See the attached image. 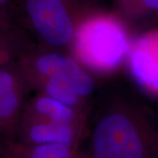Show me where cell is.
Masks as SVG:
<instances>
[{
	"instance_id": "2",
	"label": "cell",
	"mask_w": 158,
	"mask_h": 158,
	"mask_svg": "<svg viewBox=\"0 0 158 158\" xmlns=\"http://www.w3.org/2000/svg\"><path fill=\"white\" fill-rule=\"evenodd\" d=\"M71 46L77 62L93 71L109 73L128 56L131 42L120 19L92 11L79 22Z\"/></svg>"
},
{
	"instance_id": "7",
	"label": "cell",
	"mask_w": 158,
	"mask_h": 158,
	"mask_svg": "<svg viewBox=\"0 0 158 158\" xmlns=\"http://www.w3.org/2000/svg\"><path fill=\"white\" fill-rule=\"evenodd\" d=\"M127 57L136 83L147 92L158 96V28L139 36L131 44Z\"/></svg>"
},
{
	"instance_id": "3",
	"label": "cell",
	"mask_w": 158,
	"mask_h": 158,
	"mask_svg": "<svg viewBox=\"0 0 158 158\" xmlns=\"http://www.w3.org/2000/svg\"><path fill=\"white\" fill-rule=\"evenodd\" d=\"M26 23L46 45L71 44L79 22L92 11L77 10L75 0H17Z\"/></svg>"
},
{
	"instance_id": "12",
	"label": "cell",
	"mask_w": 158,
	"mask_h": 158,
	"mask_svg": "<svg viewBox=\"0 0 158 158\" xmlns=\"http://www.w3.org/2000/svg\"><path fill=\"white\" fill-rule=\"evenodd\" d=\"M14 18L11 12L7 9L0 7V28L10 29L16 27Z\"/></svg>"
},
{
	"instance_id": "1",
	"label": "cell",
	"mask_w": 158,
	"mask_h": 158,
	"mask_svg": "<svg viewBox=\"0 0 158 158\" xmlns=\"http://www.w3.org/2000/svg\"><path fill=\"white\" fill-rule=\"evenodd\" d=\"M86 158H158V124L144 106L113 98L88 134Z\"/></svg>"
},
{
	"instance_id": "6",
	"label": "cell",
	"mask_w": 158,
	"mask_h": 158,
	"mask_svg": "<svg viewBox=\"0 0 158 158\" xmlns=\"http://www.w3.org/2000/svg\"><path fill=\"white\" fill-rule=\"evenodd\" d=\"M87 135L85 126L58 121L27 106L17 142L27 145L61 144L79 148Z\"/></svg>"
},
{
	"instance_id": "10",
	"label": "cell",
	"mask_w": 158,
	"mask_h": 158,
	"mask_svg": "<svg viewBox=\"0 0 158 158\" xmlns=\"http://www.w3.org/2000/svg\"><path fill=\"white\" fill-rule=\"evenodd\" d=\"M27 83L30 89L36 90L38 94L49 97L85 115L78 111L85 106V98L79 96L65 82L54 78H36Z\"/></svg>"
},
{
	"instance_id": "4",
	"label": "cell",
	"mask_w": 158,
	"mask_h": 158,
	"mask_svg": "<svg viewBox=\"0 0 158 158\" xmlns=\"http://www.w3.org/2000/svg\"><path fill=\"white\" fill-rule=\"evenodd\" d=\"M27 82L36 78H54L65 82L79 96L87 98L95 90L92 77L77 61L69 56L34 47L17 62Z\"/></svg>"
},
{
	"instance_id": "11",
	"label": "cell",
	"mask_w": 158,
	"mask_h": 158,
	"mask_svg": "<svg viewBox=\"0 0 158 158\" xmlns=\"http://www.w3.org/2000/svg\"><path fill=\"white\" fill-rule=\"evenodd\" d=\"M121 6L133 14L158 11V0H127Z\"/></svg>"
},
{
	"instance_id": "8",
	"label": "cell",
	"mask_w": 158,
	"mask_h": 158,
	"mask_svg": "<svg viewBox=\"0 0 158 158\" xmlns=\"http://www.w3.org/2000/svg\"><path fill=\"white\" fill-rule=\"evenodd\" d=\"M4 158H86L79 148L61 144L27 145L20 142L10 144L3 154Z\"/></svg>"
},
{
	"instance_id": "9",
	"label": "cell",
	"mask_w": 158,
	"mask_h": 158,
	"mask_svg": "<svg viewBox=\"0 0 158 158\" xmlns=\"http://www.w3.org/2000/svg\"><path fill=\"white\" fill-rule=\"evenodd\" d=\"M34 47L19 27L0 28V68L16 63Z\"/></svg>"
},
{
	"instance_id": "14",
	"label": "cell",
	"mask_w": 158,
	"mask_h": 158,
	"mask_svg": "<svg viewBox=\"0 0 158 158\" xmlns=\"http://www.w3.org/2000/svg\"><path fill=\"white\" fill-rule=\"evenodd\" d=\"M0 158H4V157H3V156H0Z\"/></svg>"
},
{
	"instance_id": "13",
	"label": "cell",
	"mask_w": 158,
	"mask_h": 158,
	"mask_svg": "<svg viewBox=\"0 0 158 158\" xmlns=\"http://www.w3.org/2000/svg\"><path fill=\"white\" fill-rule=\"evenodd\" d=\"M10 5H11V0H0V7L7 9V10H9V11H11L10 8H9Z\"/></svg>"
},
{
	"instance_id": "5",
	"label": "cell",
	"mask_w": 158,
	"mask_h": 158,
	"mask_svg": "<svg viewBox=\"0 0 158 158\" xmlns=\"http://www.w3.org/2000/svg\"><path fill=\"white\" fill-rule=\"evenodd\" d=\"M31 90L17 62L0 68V156L18 141L19 127Z\"/></svg>"
}]
</instances>
